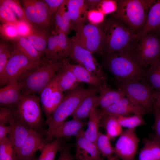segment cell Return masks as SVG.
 <instances>
[{
	"label": "cell",
	"mask_w": 160,
	"mask_h": 160,
	"mask_svg": "<svg viewBox=\"0 0 160 160\" xmlns=\"http://www.w3.org/2000/svg\"><path fill=\"white\" fill-rule=\"evenodd\" d=\"M139 39L138 34L122 22L110 18L104 23L102 54L131 53Z\"/></svg>",
	"instance_id": "6da1fadb"
},
{
	"label": "cell",
	"mask_w": 160,
	"mask_h": 160,
	"mask_svg": "<svg viewBox=\"0 0 160 160\" xmlns=\"http://www.w3.org/2000/svg\"><path fill=\"white\" fill-rule=\"evenodd\" d=\"M68 61V59L44 61L19 81L21 85L22 95L40 94Z\"/></svg>",
	"instance_id": "7a4b0ae2"
},
{
	"label": "cell",
	"mask_w": 160,
	"mask_h": 160,
	"mask_svg": "<svg viewBox=\"0 0 160 160\" xmlns=\"http://www.w3.org/2000/svg\"><path fill=\"white\" fill-rule=\"evenodd\" d=\"M156 1L116 0V9L112 17L120 20L138 35L144 26L150 7Z\"/></svg>",
	"instance_id": "3957f363"
},
{
	"label": "cell",
	"mask_w": 160,
	"mask_h": 160,
	"mask_svg": "<svg viewBox=\"0 0 160 160\" xmlns=\"http://www.w3.org/2000/svg\"><path fill=\"white\" fill-rule=\"evenodd\" d=\"M105 63L117 83L127 80L142 81L147 70L140 65L129 52H117L106 55Z\"/></svg>",
	"instance_id": "277c9868"
},
{
	"label": "cell",
	"mask_w": 160,
	"mask_h": 160,
	"mask_svg": "<svg viewBox=\"0 0 160 160\" xmlns=\"http://www.w3.org/2000/svg\"><path fill=\"white\" fill-rule=\"evenodd\" d=\"M98 91L97 88L87 89L77 86L64 96L51 115L47 118L48 129L45 139L46 144L54 130L65 122L68 117L73 115L84 99L89 95Z\"/></svg>",
	"instance_id": "5b68a950"
},
{
	"label": "cell",
	"mask_w": 160,
	"mask_h": 160,
	"mask_svg": "<svg viewBox=\"0 0 160 160\" xmlns=\"http://www.w3.org/2000/svg\"><path fill=\"white\" fill-rule=\"evenodd\" d=\"M12 54L2 74L0 75L1 87L19 81L43 62L34 60L22 53L13 46Z\"/></svg>",
	"instance_id": "8992f818"
},
{
	"label": "cell",
	"mask_w": 160,
	"mask_h": 160,
	"mask_svg": "<svg viewBox=\"0 0 160 160\" xmlns=\"http://www.w3.org/2000/svg\"><path fill=\"white\" fill-rule=\"evenodd\" d=\"M104 23L95 25L84 23L76 26L72 39L83 48L92 53L102 54Z\"/></svg>",
	"instance_id": "52a82bcc"
},
{
	"label": "cell",
	"mask_w": 160,
	"mask_h": 160,
	"mask_svg": "<svg viewBox=\"0 0 160 160\" xmlns=\"http://www.w3.org/2000/svg\"><path fill=\"white\" fill-rule=\"evenodd\" d=\"M20 2L30 26L47 32L52 30L53 19L44 0H22Z\"/></svg>",
	"instance_id": "ba28073f"
},
{
	"label": "cell",
	"mask_w": 160,
	"mask_h": 160,
	"mask_svg": "<svg viewBox=\"0 0 160 160\" xmlns=\"http://www.w3.org/2000/svg\"><path fill=\"white\" fill-rule=\"evenodd\" d=\"M153 32L140 37L131 52L140 65L144 68L160 59V38Z\"/></svg>",
	"instance_id": "9c48e42d"
},
{
	"label": "cell",
	"mask_w": 160,
	"mask_h": 160,
	"mask_svg": "<svg viewBox=\"0 0 160 160\" xmlns=\"http://www.w3.org/2000/svg\"><path fill=\"white\" fill-rule=\"evenodd\" d=\"M118 84V88L123 90L126 96L135 104L143 108L146 112L152 111L153 90L148 83L130 79Z\"/></svg>",
	"instance_id": "30bf717a"
},
{
	"label": "cell",
	"mask_w": 160,
	"mask_h": 160,
	"mask_svg": "<svg viewBox=\"0 0 160 160\" xmlns=\"http://www.w3.org/2000/svg\"><path fill=\"white\" fill-rule=\"evenodd\" d=\"M40 102L35 94L23 95L14 109L15 117L36 131L41 128L42 124Z\"/></svg>",
	"instance_id": "8fae6325"
},
{
	"label": "cell",
	"mask_w": 160,
	"mask_h": 160,
	"mask_svg": "<svg viewBox=\"0 0 160 160\" xmlns=\"http://www.w3.org/2000/svg\"><path fill=\"white\" fill-rule=\"evenodd\" d=\"M139 141L135 128L127 129L117 140L114 147V153L122 160H134Z\"/></svg>",
	"instance_id": "7c38bea8"
},
{
	"label": "cell",
	"mask_w": 160,
	"mask_h": 160,
	"mask_svg": "<svg viewBox=\"0 0 160 160\" xmlns=\"http://www.w3.org/2000/svg\"><path fill=\"white\" fill-rule=\"evenodd\" d=\"M73 41L72 50L69 57L78 62L79 65L92 73L106 82V75L93 53L81 47L73 40Z\"/></svg>",
	"instance_id": "4fadbf2b"
},
{
	"label": "cell",
	"mask_w": 160,
	"mask_h": 160,
	"mask_svg": "<svg viewBox=\"0 0 160 160\" xmlns=\"http://www.w3.org/2000/svg\"><path fill=\"white\" fill-rule=\"evenodd\" d=\"M57 73L49 84L40 93V100L47 118L60 103L64 97L60 89Z\"/></svg>",
	"instance_id": "5bb4252c"
},
{
	"label": "cell",
	"mask_w": 160,
	"mask_h": 160,
	"mask_svg": "<svg viewBox=\"0 0 160 160\" xmlns=\"http://www.w3.org/2000/svg\"><path fill=\"white\" fill-rule=\"evenodd\" d=\"M146 113L143 108L135 104L126 96L112 105L100 110L101 118L109 115L119 116L132 114L143 115Z\"/></svg>",
	"instance_id": "9a60e30c"
},
{
	"label": "cell",
	"mask_w": 160,
	"mask_h": 160,
	"mask_svg": "<svg viewBox=\"0 0 160 160\" xmlns=\"http://www.w3.org/2000/svg\"><path fill=\"white\" fill-rule=\"evenodd\" d=\"M45 144V139L40 133L32 129L16 155L17 160H24L32 157Z\"/></svg>",
	"instance_id": "2e32d148"
},
{
	"label": "cell",
	"mask_w": 160,
	"mask_h": 160,
	"mask_svg": "<svg viewBox=\"0 0 160 160\" xmlns=\"http://www.w3.org/2000/svg\"><path fill=\"white\" fill-rule=\"evenodd\" d=\"M83 132L76 137L75 159L76 160H102L95 144L86 139Z\"/></svg>",
	"instance_id": "e0dca14e"
},
{
	"label": "cell",
	"mask_w": 160,
	"mask_h": 160,
	"mask_svg": "<svg viewBox=\"0 0 160 160\" xmlns=\"http://www.w3.org/2000/svg\"><path fill=\"white\" fill-rule=\"evenodd\" d=\"M9 125L10 130L8 137L17 155L32 129L15 116Z\"/></svg>",
	"instance_id": "ac0fdd59"
},
{
	"label": "cell",
	"mask_w": 160,
	"mask_h": 160,
	"mask_svg": "<svg viewBox=\"0 0 160 160\" xmlns=\"http://www.w3.org/2000/svg\"><path fill=\"white\" fill-rule=\"evenodd\" d=\"M22 87L19 81L2 87L0 89L1 106L15 109L22 98Z\"/></svg>",
	"instance_id": "d6986e66"
},
{
	"label": "cell",
	"mask_w": 160,
	"mask_h": 160,
	"mask_svg": "<svg viewBox=\"0 0 160 160\" xmlns=\"http://www.w3.org/2000/svg\"><path fill=\"white\" fill-rule=\"evenodd\" d=\"M87 122L73 119L65 121L55 129L52 133L48 141L50 142L54 138L68 137L72 136L76 137L83 132L84 127Z\"/></svg>",
	"instance_id": "ffe728a7"
},
{
	"label": "cell",
	"mask_w": 160,
	"mask_h": 160,
	"mask_svg": "<svg viewBox=\"0 0 160 160\" xmlns=\"http://www.w3.org/2000/svg\"><path fill=\"white\" fill-rule=\"evenodd\" d=\"M97 105L102 109L105 108L116 103L125 96L124 91L120 88L117 89L111 88L106 83L103 84L98 89Z\"/></svg>",
	"instance_id": "44dd1931"
},
{
	"label": "cell",
	"mask_w": 160,
	"mask_h": 160,
	"mask_svg": "<svg viewBox=\"0 0 160 160\" xmlns=\"http://www.w3.org/2000/svg\"><path fill=\"white\" fill-rule=\"evenodd\" d=\"M66 6L75 27L85 23L89 10L85 0H67Z\"/></svg>",
	"instance_id": "7402d4cb"
},
{
	"label": "cell",
	"mask_w": 160,
	"mask_h": 160,
	"mask_svg": "<svg viewBox=\"0 0 160 160\" xmlns=\"http://www.w3.org/2000/svg\"><path fill=\"white\" fill-rule=\"evenodd\" d=\"M67 66L72 71L78 81L91 84L98 89L103 84L106 83L98 76L93 74L79 65L69 64Z\"/></svg>",
	"instance_id": "603a6c76"
},
{
	"label": "cell",
	"mask_w": 160,
	"mask_h": 160,
	"mask_svg": "<svg viewBox=\"0 0 160 160\" xmlns=\"http://www.w3.org/2000/svg\"><path fill=\"white\" fill-rule=\"evenodd\" d=\"M160 28V0L156 1L150 7L144 26L138 35L140 37Z\"/></svg>",
	"instance_id": "cb8c5ba5"
},
{
	"label": "cell",
	"mask_w": 160,
	"mask_h": 160,
	"mask_svg": "<svg viewBox=\"0 0 160 160\" xmlns=\"http://www.w3.org/2000/svg\"><path fill=\"white\" fill-rule=\"evenodd\" d=\"M49 32L39 30L31 26L29 32L24 36L43 57L47 49Z\"/></svg>",
	"instance_id": "d4e9b609"
},
{
	"label": "cell",
	"mask_w": 160,
	"mask_h": 160,
	"mask_svg": "<svg viewBox=\"0 0 160 160\" xmlns=\"http://www.w3.org/2000/svg\"><path fill=\"white\" fill-rule=\"evenodd\" d=\"M88 117L87 128L83 132V134L86 139L95 144L99 132L101 119L100 110L97 106H95L92 108Z\"/></svg>",
	"instance_id": "484cf974"
},
{
	"label": "cell",
	"mask_w": 160,
	"mask_h": 160,
	"mask_svg": "<svg viewBox=\"0 0 160 160\" xmlns=\"http://www.w3.org/2000/svg\"><path fill=\"white\" fill-rule=\"evenodd\" d=\"M66 63L58 71V85L63 92L71 90L77 87L79 82L73 72L67 66Z\"/></svg>",
	"instance_id": "4316f807"
},
{
	"label": "cell",
	"mask_w": 160,
	"mask_h": 160,
	"mask_svg": "<svg viewBox=\"0 0 160 160\" xmlns=\"http://www.w3.org/2000/svg\"><path fill=\"white\" fill-rule=\"evenodd\" d=\"M13 45L22 53L30 58L39 62L44 61L42 55L23 36H19L14 40Z\"/></svg>",
	"instance_id": "83f0119b"
},
{
	"label": "cell",
	"mask_w": 160,
	"mask_h": 160,
	"mask_svg": "<svg viewBox=\"0 0 160 160\" xmlns=\"http://www.w3.org/2000/svg\"><path fill=\"white\" fill-rule=\"evenodd\" d=\"M96 93L89 95L81 101L72 115L73 119L81 120L89 116L92 108L97 106L98 96Z\"/></svg>",
	"instance_id": "f1b7e54d"
},
{
	"label": "cell",
	"mask_w": 160,
	"mask_h": 160,
	"mask_svg": "<svg viewBox=\"0 0 160 160\" xmlns=\"http://www.w3.org/2000/svg\"><path fill=\"white\" fill-rule=\"evenodd\" d=\"M100 127L105 129L106 135L110 139L120 136L123 131L116 116L109 115L101 117Z\"/></svg>",
	"instance_id": "f546056e"
},
{
	"label": "cell",
	"mask_w": 160,
	"mask_h": 160,
	"mask_svg": "<svg viewBox=\"0 0 160 160\" xmlns=\"http://www.w3.org/2000/svg\"><path fill=\"white\" fill-rule=\"evenodd\" d=\"M139 160H160V143L145 139L139 155Z\"/></svg>",
	"instance_id": "4dcf8cb0"
},
{
	"label": "cell",
	"mask_w": 160,
	"mask_h": 160,
	"mask_svg": "<svg viewBox=\"0 0 160 160\" xmlns=\"http://www.w3.org/2000/svg\"><path fill=\"white\" fill-rule=\"evenodd\" d=\"M56 32L58 34V38L57 60L67 59L69 57L72 50L73 40L72 38H69L68 35L60 30Z\"/></svg>",
	"instance_id": "1f68e13d"
},
{
	"label": "cell",
	"mask_w": 160,
	"mask_h": 160,
	"mask_svg": "<svg viewBox=\"0 0 160 160\" xmlns=\"http://www.w3.org/2000/svg\"><path fill=\"white\" fill-rule=\"evenodd\" d=\"M64 145L62 138H55L44 145L40 151L41 154L37 160H55L57 153Z\"/></svg>",
	"instance_id": "d6a6232c"
},
{
	"label": "cell",
	"mask_w": 160,
	"mask_h": 160,
	"mask_svg": "<svg viewBox=\"0 0 160 160\" xmlns=\"http://www.w3.org/2000/svg\"><path fill=\"white\" fill-rule=\"evenodd\" d=\"M110 138L105 134L99 132L95 145L101 155L109 159L114 155V148L112 145Z\"/></svg>",
	"instance_id": "836d02e7"
},
{
	"label": "cell",
	"mask_w": 160,
	"mask_h": 160,
	"mask_svg": "<svg viewBox=\"0 0 160 160\" xmlns=\"http://www.w3.org/2000/svg\"><path fill=\"white\" fill-rule=\"evenodd\" d=\"M145 78L153 89L160 91V59L150 65Z\"/></svg>",
	"instance_id": "e575fe53"
},
{
	"label": "cell",
	"mask_w": 160,
	"mask_h": 160,
	"mask_svg": "<svg viewBox=\"0 0 160 160\" xmlns=\"http://www.w3.org/2000/svg\"><path fill=\"white\" fill-rule=\"evenodd\" d=\"M58 35L54 29L49 32L47 49L44 55L46 60L50 59L57 60L58 50Z\"/></svg>",
	"instance_id": "d590c367"
},
{
	"label": "cell",
	"mask_w": 160,
	"mask_h": 160,
	"mask_svg": "<svg viewBox=\"0 0 160 160\" xmlns=\"http://www.w3.org/2000/svg\"><path fill=\"white\" fill-rule=\"evenodd\" d=\"M0 5L5 6L11 10L19 20L30 25L24 9L20 1L17 0H0Z\"/></svg>",
	"instance_id": "8d00e7d4"
},
{
	"label": "cell",
	"mask_w": 160,
	"mask_h": 160,
	"mask_svg": "<svg viewBox=\"0 0 160 160\" xmlns=\"http://www.w3.org/2000/svg\"><path fill=\"white\" fill-rule=\"evenodd\" d=\"M117 116L120 124L122 127L127 129L135 128L145 123L142 115L133 114Z\"/></svg>",
	"instance_id": "74e56055"
},
{
	"label": "cell",
	"mask_w": 160,
	"mask_h": 160,
	"mask_svg": "<svg viewBox=\"0 0 160 160\" xmlns=\"http://www.w3.org/2000/svg\"><path fill=\"white\" fill-rule=\"evenodd\" d=\"M0 160H17L16 153L8 137L0 141Z\"/></svg>",
	"instance_id": "f35d334b"
},
{
	"label": "cell",
	"mask_w": 160,
	"mask_h": 160,
	"mask_svg": "<svg viewBox=\"0 0 160 160\" xmlns=\"http://www.w3.org/2000/svg\"><path fill=\"white\" fill-rule=\"evenodd\" d=\"M0 20L2 24H10L15 25L20 21L11 10L2 5H0Z\"/></svg>",
	"instance_id": "ab89813d"
},
{
	"label": "cell",
	"mask_w": 160,
	"mask_h": 160,
	"mask_svg": "<svg viewBox=\"0 0 160 160\" xmlns=\"http://www.w3.org/2000/svg\"><path fill=\"white\" fill-rule=\"evenodd\" d=\"M13 47L2 41L0 42V75L3 72L4 68L10 57Z\"/></svg>",
	"instance_id": "60d3db41"
},
{
	"label": "cell",
	"mask_w": 160,
	"mask_h": 160,
	"mask_svg": "<svg viewBox=\"0 0 160 160\" xmlns=\"http://www.w3.org/2000/svg\"><path fill=\"white\" fill-rule=\"evenodd\" d=\"M152 111L154 115V122L151 127L155 133L153 140L160 143V107L157 105L154 99Z\"/></svg>",
	"instance_id": "b9f144b4"
},
{
	"label": "cell",
	"mask_w": 160,
	"mask_h": 160,
	"mask_svg": "<svg viewBox=\"0 0 160 160\" xmlns=\"http://www.w3.org/2000/svg\"><path fill=\"white\" fill-rule=\"evenodd\" d=\"M1 35L6 39L15 40L19 36L16 25L2 24L0 26Z\"/></svg>",
	"instance_id": "7bdbcfd3"
},
{
	"label": "cell",
	"mask_w": 160,
	"mask_h": 160,
	"mask_svg": "<svg viewBox=\"0 0 160 160\" xmlns=\"http://www.w3.org/2000/svg\"><path fill=\"white\" fill-rule=\"evenodd\" d=\"M74 27L67 9L63 15L58 30L68 35L72 30H74Z\"/></svg>",
	"instance_id": "ee69618b"
},
{
	"label": "cell",
	"mask_w": 160,
	"mask_h": 160,
	"mask_svg": "<svg viewBox=\"0 0 160 160\" xmlns=\"http://www.w3.org/2000/svg\"><path fill=\"white\" fill-rule=\"evenodd\" d=\"M15 116L14 109L0 106V124H9Z\"/></svg>",
	"instance_id": "f6af8a7d"
},
{
	"label": "cell",
	"mask_w": 160,
	"mask_h": 160,
	"mask_svg": "<svg viewBox=\"0 0 160 160\" xmlns=\"http://www.w3.org/2000/svg\"><path fill=\"white\" fill-rule=\"evenodd\" d=\"M116 9V0H102L98 5L97 9L103 14L114 12Z\"/></svg>",
	"instance_id": "bcb514c9"
},
{
	"label": "cell",
	"mask_w": 160,
	"mask_h": 160,
	"mask_svg": "<svg viewBox=\"0 0 160 160\" xmlns=\"http://www.w3.org/2000/svg\"><path fill=\"white\" fill-rule=\"evenodd\" d=\"M87 18L90 23L99 25L103 23L104 14L97 9L90 10L88 12Z\"/></svg>",
	"instance_id": "7dc6e473"
},
{
	"label": "cell",
	"mask_w": 160,
	"mask_h": 160,
	"mask_svg": "<svg viewBox=\"0 0 160 160\" xmlns=\"http://www.w3.org/2000/svg\"><path fill=\"white\" fill-rule=\"evenodd\" d=\"M66 1L67 0H65L56 12L54 17L53 24L55 26L54 30L56 31L59 30L63 15L67 9Z\"/></svg>",
	"instance_id": "c3c4849f"
},
{
	"label": "cell",
	"mask_w": 160,
	"mask_h": 160,
	"mask_svg": "<svg viewBox=\"0 0 160 160\" xmlns=\"http://www.w3.org/2000/svg\"><path fill=\"white\" fill-rule=\"evenodd\" d=\"M65 0H44L52 17L54 19L56 12Z\"/></svg>",
	"instance_id": "681fc988"
},
{
	"label": "cell",
	"mask_w": 160,
	"mask_h": 160,
	"mask_svg": "<svg viewBox=\"0 0 160 160\" xmlns=\"http://www.w3.org/2000/svg\"><path fill=\"white\" fill-rule=\"evenodd\" d=\"M60 152V156L57 160H74V157L73 156L68 146L64 145Z\"/></svg>",
	"instance_id": "f907efd6"
},
{
	"label": "cell",
	"mask_w": 160,
	"mask_h": 160,
	"mask_svg": "<svg viewBox=\"0 0 160 160\" xmlns=\"http://www.w3.org/2000/svg\"><path fill=\"white\" fill-rule=\"evenodd\" d=\"M16 26L20 35L23 36H25L28 33L30 30L31 26L20 21Z\"/></svg>",
	"instance_id": "816d5d0a"
},
{
	"label": "cell",
	"mask_w": 160,
	"mask_h": 160,
	"mask_svg": "<svg viewBox=\"0 0 160 160\" xmlns=\"http://www.w3.org/2000/svg\"><path fill=\"white\" fill-rule=\"evenodd\" d=\"M10 130L9 125L0 124V141L6 138L7 135L9 134Z\"/></svg>",
	"instance_id": "f5cc1de1"
},
{
	"label": "cell",
	"mask_w": 160,
	"mask_h": 160,
	"mask_svg": "<svg viewBox=\"0 0 160 160\" xmlns=\"http://www.w3.org/2000/svg\"><path fill=\"white\" fill-rule=\"evenodd\" d=\"M85 2L89 10L97 9L102 0H85Z\"/></svg>",
	"instance_id": "db71d44e"
},
{
	"label": "cell",
	"mask_w": 160,
	"mask_h": 160,
	"mask_svg": "<svg viewBox=\"0 0 160 160\" xmlns=\"http://www.w3.org/2000/svg\"><path fill=\"white\" fill-rule=\"evenodd\" d=\"M153 96L157 105L160 107V91H153Z\"/></svg>",
	"instance_id": "11a10c76"
},
{
	"label": "cell",
	"mask_w": 160,
	"mask_h": 160,
	"mask_svg": "<svg viewBox=\"0 0 160 160\" xmlns=\"http://www.w3.org/2000/svg\"><path fill=\"white\" fill-rule=\"evenodd\" d=\"M37 159H36V157L34 155L31 157L27 159L24 160H37Z\"/></svg>",
	"instance_id": "9f6ffc18"
},
{
	"label": "cell",
	"mask_w": 160,
	"mask_h": 160,
	"mask_svg": "<svg viewBox=\"0 0 160 160\" xmlns=\"http://www.w3.org/2000/svg\"><path fill=\"white\" fill-rule=\"evenodd\" d=\"M117 157L116 155H114L111 158L107 159V160H117Z\"/></svg>",
	"instance_id": "6f0895ef"
},
{
	"label": "cell",
	"mask_w": 160,
	"mask_h": 160,
	"mask_svg": "<svg viewBox=\"0 0 160 160\" xmlns=\"http://www.w3.org/2000/svg\"><path fill=\"white\" fill-rule=\"evenodd\" d=\"M159 33H160V28H159Z\"/></svg>",
	"instance_id": "680465c9"
}]
</instances>
